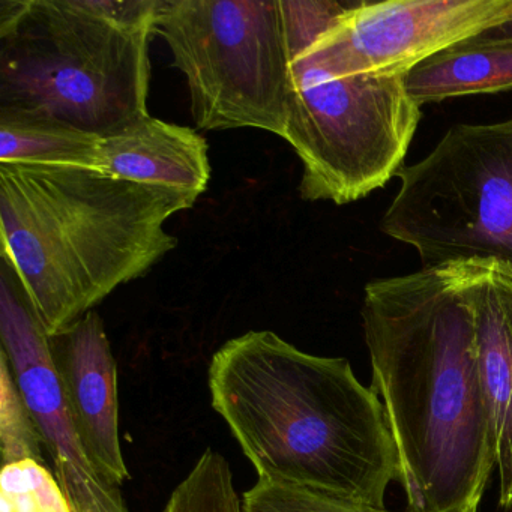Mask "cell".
Listing matches in <instances>:
<instances>
[{"mask_svg":"<svg viewBox=\"0 0 512 512\" xmlns=\"http://www.w3.org/2000/svg\"><path fill=\"white\" fill-rule=\"evenodd\" d=\"M361 316L409 512H478L496 455L466 262L370 281Z\"/></svg>","mask_w":512,"mask_h":512,"instance_id":"obj_1","label":"cell"},{"mask_svg":"<svg viewBox=\"0 0 512 512\" xmlns=\"http://www.w3.org/2000/svg\"><path fill=\"white\" fill-rule=\"evenodd\" d=\"M209 391L259 481L385 509L397 448L382 401L346 358L250 331L212 356Z\"/></svg>","mask_w":512,"mask_h":512,"instance_id":"obj_2","label":"cell"},{"mask_svg":"<svg viewBox=\"0 0 512 512\" xmlns=\"http://www.w3.org/2000/svg\"><path fill=\"white\" fill-rule=\"evenodd\" d=\"M194 205L97 169L0 164L2 262L53 337L175 250L164 224Z\"/></svg>","mask_w":512,"mask_h":512,"instance_id":"obj_3","label":"cell"},{"mask_svg":"<svg viewBox=\"0 0 512 512\" xmlns=\"http://www.w3.org/2000/svg\"><path fill=\"white\" fill-rule=\"evenodd\" d=\"M161 0H0V109L107 137L149 115Z\"/></svg>","mask_w":512,"mask_h":512,"instance_id":"obj_4","label":"cell"},{"mask_svg":"<svg viewBox=\"0 0 512 512\" xmlns=\"http://www.w3.org/2000/svg\"><path fill=\"white\" fill-rule=\"evenodd\" d=\"M295 56L284 140L302 163L307 202L349 205L385 187L403 167L421 121L404 77L341 76L307 52L314 32L346 2H283Z\"/></svg>","mask_w":512,"mask_h":512,"instance_id":"obj_5","label":"cell"},{"mask_svg":"<svg viewBox=\"0 0 512 512\" xmlns=\"http://www.w3.org/2000/svg\"><path fill=\"white\" fill-rule=\"evenodd\" d=\"M155 34L187 80L197 128L284 139L296 49L281 0H161Z\"/></svg>","mask_w":512,"mask_h":512,"instance_id":"obj_6","label":"cell"},{"mask_svg":"<svg viewBox=\"0 0 512 512\" xmlns=\"http://www.w3.org/2000/svg\"><path fill=\"white\" fill-rule=\"evenodd\" d=\"M395 178L400 188L379 229L415 248L422 268L469 260L512 266V119L455 125Z\"/></svg>","mask_w":512,"mask_h":512,"instance_id":"obj_7","label":"cell"},{"mask_svg":"<svg viewBox=\"0 0 512 512\" xmlns=\"http://www.w3.org/2000/svg\"><path fill=\"white\" fill-rule=\"evenodd\" d=\"M512 19V0L347 2L307 52L341 76L406 77L437 53Z\"/></svg>","mask_w":512,"mask_h":512,"instance_id":"obj_8","label":"cell"},{"mask_svg":"<svg viewBox=\"0 0 512 512\" xmlns=\"http://www.w3.org/2000/svg\"><path fill=\"white\" fill-rule=\"evenodd\" d=\"M0 337L73 512H128L119 487L98 473L83 446L53 365L49 337L29 307L13 269L4 262L0 272Z\"/></svg>","mask_w":512,"mask_h":512,"instance_id":"obj_9","label":"cell"},{"mask_svg":"<svg viewBox=\"0 0 512 512\" xmlns=\"http://www.w3.org/2000/svg\"><path fill=\"white\" fill-rule=\"evenodd\" d=\"M53 365L77 433L98 473L115 487L131 478L119 436L118 367L97 311L49 337Z\"/></svg>","mask_w":512,"mask_h":512,"instance_id":"obj_10","label":"cell"},{"mask_svg":"<svg viewBox=\"0 0 512 512\" xmlns=\"http://www.w3.org/2000/svg\"><path fill=\"white\" fill-rule=\"evenodd\" d=\"M466 266L479 377L499 473V505L512 512V266L497 260H469Z\"/></svg>","mask_w":512,"mask_h":512,"instance_id":"obj_11","label":"cell"},{"mask_svg":"<svg viewBox=\"0 0 512 512\" xmlns=\"http://www.w3.org/2000/svg\"><path fill=\"white\" fill-rule=\"evenodd\" d=\"M208 151L196 130L146 115L101 139L98 170L176 191L196 203L211 179Z\"/></svg>","mask_w":512,"mask_h":512,"instance_id":"obj_12","label":"cell"},{"mask_svg":"<svg viewBox=\"0 0 512 512\" xmlns=\"http://www.w3.org/2000/svg\"><path fill=\"white\" fill-rule=\"evenodd\" d=\"M418 104L512 89V40H472L449 47L404 77Z\"/></svg>","mask_w":512,"mask_h":512,"instance_id":"obj_13","label":"cell"},{"mask_svg":"<svg viewBox=\"0 0 512 512\" xmlns=\"http://www.w3.org/2000/svg\"><path fill=\"white\" fill-rule=\"evenodd\" d=\"M101 137L38 113L0 109V164L100 167Z\"/></svg>","mask_w":512,"mask_h":512,"instance_id":"obj_14","label":"cell"},{"mask_svg":"<svg viewBox=\"0 0 512 512\" xmlns=\"http://www.w3.org/2000/svg\"><path fill=\"white\" fill-rule=\"evenodd\" d=\"M164 512H242L229 461L206 449L175 488Z\"/></svg>","mask_w":512,"mask_h":512,"instance_id":"obj_15","label":"cell"},{"mask_svg":"<svg viewBox=\"0 0 512 512\" xmlns=\"http://www.w3.org/2000/svg\"><path fill=\"white\" fill-rule=\"evenodd\" d=\"M43 439L23 400L7 353L0 352V448L5 464L35 460L44 463Z\"/></svg>","mask_w":512,"mask_h":512,"instance_id":"obj_16","label":"cell"},{"mask_svg":"<svg viewBox=\"0 0 512 512\" xmlns=\"http://www.w3.org/2000/svg\"><path fill=\"white\" fill-rule=\"evenodd\" d=\"M376 508L302 488L257 481L242 496V512H374Z\"/></svg>","mask_w":512,"mask_h":512,"instance_id":"obj_17","label":"cell"},{"mask_svg":"<svg viewBox=\"0 0 512 512\" xmlns=\"http://www.w3.org/2000/svg\"><path fill=\"white\" fill-rule=\"evenodd\" d=\"M475 38H479V40H512V19Z\"/></svg>","mask_w":512,"mask_h":512,"instance_id":"obj_18","label":"cell"},{"mask_svg":"<svg viewBox=\"0 0 512 512\" xmlns=\"http://www.w3.org/2000/svg\"><path fill=\"white\" fill-rule=\"evenodd\" d=\"M374 512H389V511H386V509H376V511Z\"/></svg>","mask_w":512,"mask_h":512,"instance_id":"obj_19","label":"cell"}]
</instances>
